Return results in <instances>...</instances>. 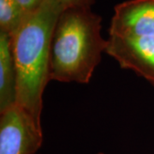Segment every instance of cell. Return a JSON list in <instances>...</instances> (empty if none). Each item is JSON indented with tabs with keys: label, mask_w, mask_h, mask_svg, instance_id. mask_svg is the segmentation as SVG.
<instances>
[{
	"label": "cell",
	"mask_w": 154,
	"mask_h": 154,
	"mask_svg": "<svg viewBox=\"0 0 154 154\" xmlns=\"http://www.w3.org/2000/svg\"><path fill=\"white\" fill-rule=\"evenodd\" d=\"M63 11L56 0H44L11 37L17 71L16 105L28 113L38 127H41L43 94L50 82L51 38Z\"/></svg>",
	"instance_id": "1"
},
{
	"label": "cell",
	"mask_w": 154,
	"mask_h": 154,
	"mask_svg": "<svg viewBox=\"0 0 154 154\" xmlns=\"http://www.w3.org/2000/svg\"><path fill=\"white\" fill-rule=\"evenodd\" d=\"M102 18L91 7H74L61 13L51 44L50 81L87 84L105 52Z\"/></svg>",
	"instance_id": "2"
},
{
	"label": "cell",
	"mask_w": 154,
	"mask_h": 154,
	"mask_svg": "<svg viewBox=\"0 0 154 154\" xmlns=\"http://www.w3.org/2000/svg\"><path fill=\"white\" fill-rule=\"evenodd\" d=\"M42 143V128L18 105L0 112V154H35Z\"/></svg>",
	"instance_id": "3"
},
{
	"label": "cell",
	"mask_w": 154,
	"mask_h": 154,
	"mask_svg": "<svg viewBox=\"0 0 154 154\" xmlns=\"http://www.w3.org/2000/svg\"><path fill=\"white\" fill-rule=\"evenodd\" d=\"M154 35V0H128L114 8L109 36Z\"/></svg>",
	"instance_id": "4"
},
{
	"label": "cell",
	"mask_w": 154,
	"mask_h": 154,
	"mask_svg": "<svg viewBox=\"0 0 154 154\" xmlns=\"http://www.w3.org/2000/svg\"><path fill=\"white\" fill-rule=\"evenodd\" d=\"M17 71L11 37L0 33V112L16 105Z\"/></svg>",
	"instance_id": "5"
},
{
	"label": "cell",
	"mask_w": 154,
	"mask_h": 154,
	"mask_svg": "<svg viewBox=\"0 0 154 154\" xmlns=\"http://www.w3.org/2000/svg\"><path fill=\"white\" fill-rule=\"evenodd\" d=\"M27 16L16 0H0V33L13 36Z\"/></svg>",
	"instance_id": "6"
},
{
	"label": "cell",
	"mask_w": 154,
	"mask_h": 154,
	"mask_svg": "<svg viewBox=\"0 0 154 154\" xmlns=\"http://www.w3.org/2000/svg\"><path fill=\"white\" fill-rule=\"evenodd\" d=\"M63 10L74 7H92L95 0H56Z\"/></svg>",
	"instance_id": "7"
},
{
	"label": "cell",
	"mask_w": 154,
	"mask_h": 154,
	"mask_svg": "<svg viewBox=\"0 0 154 154\" xmlns=\"http://www.w3.org/2000/svg\"><path fill=\"white\" fill-rule=\"evenodd\" d=\"M27 15L35 11L41 5L44 0H16Z\"/></svg>",
	"instance_id": "8"
},
{
	"label": "cell",
	"mask_w": 154,
	"mask_h": 154,
	"mask_svg": "<svg viewBox=\"0 0 154 154\" xmlns=\"http://www.w3.org/2000/svg\"><path fill=\"white\" fill-rule=\"evenodd\" d=\"M95 154H105V153H103V152H98V153H95Z\"/></svg>",
	"instance_id": "9"
}]
</instances>
